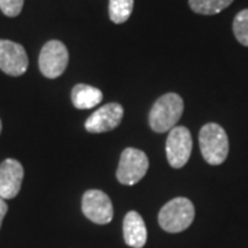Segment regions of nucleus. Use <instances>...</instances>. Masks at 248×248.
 <instances>
[{
	"label": "nucleus",
	"instance_id": "f257e3e1",
	"mask_svg": "<svg viewBox=\"0 0 248 248\" xmlns=\"http://www.w3.org/2000/svg\"><path fill=\"white\" fill-rule=\"evenodd\" d=\"M184 113V101L175 93L160 97L149 112V125L156 133L171 131Z\"/></svg>",
	"mask_w": 248,
	"mask_h": 248
},
{
	"label": "nucleus",
	"instance_id": "f03ea898",
	"mask_svg": "<svg viewBox=\"0 0 248 248\" xmlns=\"http://www.w3.org/2000/svg\"><path fill=\"white\" fill-rule=\"evenodd\" d=\"M195 219V205L186 197H175L164 204L159 213V225L169 233L186 231Z\"/></svg>",
	"mask_w": 248,
	"mask_h": 248
},
{
	"label": "nucleus",
	"instance_id": "7ed1b4c3",
	"mask_svg": "<svg viewBox=\"0 0 248 248\" xmlns=\"http://www.w3.org/2000/svg\"><path fill=\"white\" fill-rule=\"evenodd\" d=\"M200 149L204 160L211 166L222 164L229 153V140L219 124L207 123L199 134Z\"/></svg>",
	"mask_w": 248,
	"mask_h": 248
},
{
	"label": "nucleus",
	"instance_id": "20e7f679",
	"mask_svg": "<svg viewBox=\"0 0 248 248\" xmlns=\"http://www.w3.org/2000/svg\"><path fill=\"white\" fill-rule=\"evenodd\" d=\"M148 169H149L148 156L140 149L127 148L120 156L116 177L120 184L133 186L145 177Z\"/></svg>",
	"mask_w": 248,
	"mask_h": 248
},
{
	"label": "nucleus",
	"instance_id": "39448f33",
	"mask_svg": "<svg viewBox=\"0 0 248 248\" xmlns=\"http://www.w3.org/2000/svg\"><path fill=\"white\" fill-rule=\"evenodd\" d=\"M69 62L68 48L60 40L47 42L39 55V69L48 79H57L65 72Z\"/></svg>",
	"mask_w": 248,
	"mask_h": 248
},
{
	"label": "nucleus",
	"instance_id": "423d86ee",
	"mask_svg": "<svg viewBox=\"0 0 248 248\" xmlns=\"http://www.w3.org/2000/svg\"><path fill=\"white\" fill-rule=\"evenodd\" d=\"M192 148L193 141L190 131L186 127L175 125L170 131L166 142V155L170 166L174 169H182L190 157Z\"/></svg>",
	"mask_w": 248,
	"mask_h": 248
},
{
	"label": "nucleus",
	"instance_id": "0eeeda50",
	"mask_svg": "<svg viewBox=\"0 0 248 248\" xmlns=\"http://www.w3.org/2000/svg\"><path fill=\"white\" fill-rule=\"evenodd\" d=\"M83 214L94 223L107 225L113 219V205L107 193L98 189L87 190L81 199Z\"/></svg>",
	"mask_w": 248,
	"mask_h": 248
},
{
	"label": "nucleus",
	"instance_id": "6e6552de",
	"mask_svg": "<svg viewBox=\"0 0 248 248\" xmlns=\"http://www.w3.org/2000/svg\"><path fill=\"white\" fill-rule=\"evenodd\" d=\"M25 48L11 40L0 39V69L10 76H21L28 69Z\"/></svg>",
	"mask_w": 248,
	"mask_h": 248
},
{
	"label": "nucleus",
	"instance_id": "1a4fd4ad",
	"mask_svg": "<svg viewBox=\"0 0 248 248\" xmlns=\"http://www.w3.org/2000/svg\"><path fill=\"white\" fill-rule=\"evenodd\" d=\"M123 107L120 104L110 102V104H107V105L97 109L93 115L90 116L84 123V127L89 133H107V131L116 128L120 124L122 119H123Z\"/></svg>",
	"mask_w": 248,
	"mask_h": 248
},
{
	"label": "nucleus",
	"instance_id": "9d476101",
	"mask_svg": "<svg viewBox=\"0 0 248 248\" xmlns=\"http://www.w3.org/2000/svg\"><path fill=\"white\" fill-rule=\"evenodd\" d=\"M24 167L16 159H6L0 164V197L14 199L21 190Z\"/></svg>",
	"mask_w": 248,
	"mask_h": 248
},
{
	"label": "nucleus",
	"instance_id": "9b49d317",
	"mask_svg": "<svg viewBox=\"0 0 248 248\" xmlns=\"http://www.w3.org/2000/svg\"><path fill=\"white\" fill-rule=\"evenodd\" d=\"M123 236L127 246L133 248L145 247L148 240V231L143 218L137 211L125 214L123 221Z\"/></svg>",
	"mask_w": 248,
	"mask_h": 248
},
{
	"label": "nucleus",
	"instance_id": "f8f14e48",
	"mask_svg": "<svg viewBox=\"0 0 248 248\" xmlns=\"http://www.w3.org/2000/svg\"><path fill=\"white\" fill-rule=\"evenodd\" d=\"M102 91L89 84H76L72 89V104L76 109H91L102 101Z\"/></svg>",
	"mask_w": 248,
	"mask_h": 248
},
{
	"label": "nucleus",
	"instance_id": "ddd939ff",
	"mask_svg": "<svg viewBox=\"0 0 248 248\" xmlns=\"http://www.w3.org/2000/svg\"><path fill=\"white\" fill-rule=\"evenodd\" d=\"M233 0H189V6L197 14L214 16L229 7Z\"/></svg>",
	"mask_w": 248,
	"mask_h": 248
},
{
	"label": "nucleus",
	"instance_id": "4468645a",
	"mask_svg": "<svg viewBox=\"0 0 248 248\" xmlns=\"http://www.w3.org/2000/svg\"><path fill=\"white\" fill-rule=\"evenodd\" d=\"M134 0H109V17L115 24H124L131 17Z\"/></svg>",
	"mask_w": 248,
	"mask_h": 248
},
{
	"label": "nucleus",
	"instance_id": "2eb2a0df",
	"mask_svg": "<svg viewBox=\"0 0 248 248\" xmlns=\"http://www.w3.org/2000/svg\"><path fill=\"white\" fill-rule=\"evenodd\" d=\"M233 33L237 42L248 47V9L241 10L233 21Z\"/></svg>",
	"mask_w": 248,
	"mask_h": 248
},
{
	"label": "nucleus",
	"instance_id": "dca6fc26",
	"mask_svg": "<svg viewBox=\"0 0 248 248\" xmlns=\"http://www.w3.org/2000/svg\"><path fill=\"white\" fill-rule=\"evenodd\" d=\"M25 0H0V10L7 17H17L22 11Z\"/></svg>",
	"mask_w": 248,
	"mask_h": 248
},
{
	"label": "nucleus",
	"instance_id": "f3484780",
	"mask_svg": "<svg viewBox=\"0 0 248 248\" xmlns=\"http://www.w3.org/2000/svg\"><path fill=\"white\" fill-rule=\"evenodd\" d=\"M7 211H9V205L3 197H0V228H1V223H3V219H4Z\"/></svg>",
	"mask_w": 248,
	"mask_h": 248
},
{
	"label": "nucleus",
	"instance_id": "a211bd4d",
	"mask_svg": "<svg viewBox=\"0 0 248 248\" xmlns=\"http://www.w3.org/2000/svg\"><path fill=\"white\" fill-rule=\"evenodd\" d=\"M0 133H1V120H0Z\"/></svg>",
	"mask_w": 248,
	"mask_h": 248
}]
</instances>
